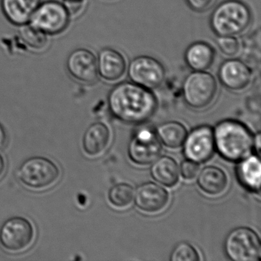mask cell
Returning <instances> with one entry per match:
<instances>
[{"label":"cell","instance_id":"1","mask_svg":"<svg viewBox=\"0 0 261 261\" xmlns=\"http://www.w3.org/2000/svg\"><path fill=\"white\" fill-rule=\"evenodd\" d=\"M111 114L120 121L140 124L151 118L157 108L154 94L134 82L116 85L108 96Z\"/></svg>","mask_w":261,"mask_h":261},{"label":"cell","instance_id":"2","mask_svg":"<svg viewBox=\"0 0 261 261\" xmlns=\"http://www.w3.org/2000/svg\"><path fill=\"white\" fill-rule=\"evenodd\" d=\"M213 133L215 149L225 160L239 162L251 152L253 136L243 123L224 120L217 125Z\"/></svg>","mask_w":261,"mask_h":261},{"label":"cell","instance_id":"3","mask_svg":"<svg viewBox=\"0 0 261 261\" xmlns=\"http://www.w3.org/2000/svg\"><path fill=\"white\" fill-rule=\"evenodd\" d=\"M252 14L249 7L240 0H226L214 10L211 28L218 36H236L250 27Z\"/></svg>","mask_w":261,"mask_h":261},{"label":"cell","instance_id":"4","mask_svg":"<svg viewBox=\"0 0 261 261\" xmlns=\"http://www.w3.org/2000/svg\"><path fill=\"white\" fill-rule=\"evenodd\" d=\"M61 170L49 159L34 156L24 161L17 171V178L27 189L45 191L59 181Z\"/></svg>","mask_w":261,"mask_h":261},{"label":"cell","instance_id":"5","mask_svg":"<svg viewBox=\"0 0 261 261\" xmlns=\"http://www.w3.org/2000/svg\"><path fill=\"white\" fill-rule=\"evenodd\" d=\"M218 93V84L210 73L195 71L190 73L182 85L185 101L191 108L203 109L215 100Z\"/></svg>","mask_w":261,"mask_h":261},{"label":"cell","instance_id":"6","mask_svg":"<svg viewBox=\"0 0 261 261\" xmlns=\"http://www.w3.org/2000/svg\"><path fill=\"white\" fill-rule=\"evenodd\" d=\"M224 249L230 260L259 261L261 258L260 240L249 227L232 230L226 237Z\"/></svg>","mask_w":261,"mask_h":261},{"label":"cell","instance_id":"7","mask_svg":"<svg viewBox=\"0 0 261 261\" xmlns=\"http://www.w3.org/2000/svg\"><path fill=\"white\" fill-rule=\"evenodd\" d=\"M35 236L34 226L23 217L9 218L0 227V244L10 253L28 250L34 242Z\"/></svg>","mask_w":261,"mask_h":261},{"label":"cell","instance_id":"8","mask_svg":"<svg viewBox=\"0 0 261 261\" xmlns=\"http://www.w3.org/2000/svg\"><path fill=\"white\" fill-rule=\"evenodd\" d=\"M70 14L64 4L48 1L40 4L31 18V24L46 35L62 33L69 23Z\"/></svg>","mask_w":261,"mask_h":261},{"label":"cell","instance_id":"9","mask_svg":"<svg viewBox=\"0 0 261 261\" xmlns=\"http://www.w3.org/2000/svg\"><path fill=\"white\" fill-rule=\"evenodd\" d=\"M127 71L132 82L147 89L158 88L166 77L163 64L149 56H139L133 59Z\"/></svg>","mask_w":261,"mask_h":261},{"label":"cell","instance_id":"10","mask_svg":"<svg viewBox=\"0 0 261 261\" xmlns=\"http://www.w3.org/2000/svg\"><path fill=\"white\" fill-rule=\"evenodd\" d=\"M162 151L161 142L150 128H141L131 139L128 146V155L131 161L137 165L153 163Z\"/></svg>","mask_w":261,"mask_h":261},{"label":"cell","instance_id":"11","mask_svg":"<svg viewBox=\"0 0 261 261\" xmlns=\"http://www.w3.org/2000/svg\"><path fill=\"white\" fill-rule=\"evenodd\" d=\"M183 145L185 155L188 160L197 163H205L215 152L213 130L208 126L195 128L188 134Z\"/></svg>","mask_w":261,"mask_h":261},{"label":"cell","instance_id":"12","mask_svg":"<svg viewBox=\"0 0 261 261\" xmlns=\"http://www.w3.org/2000/svg\"><path fill=\"white\" fill-rule=\"evenodd\" d=\"M68 72L75 80L85 84H92L97 80V61L89 50L79 48L71 53L67 60Z\"/></svg>","mask_w":261,"mask_h":261},{"label":"cell","instance_id":"13","mask_svg":"<svg viewBox=\"0 0 261 261\" xmlns=\"http://www.w3.org/2000/svg\"><path fill=\"white\" fill-rule=\"evenodd\" d=\"M218 79L223 86L230 91L245 89L251 82V71L247 64L239 59L224 61L218 70Z\"/></svg>","mask_w":261,"mask_h":261},{"label":"cell","instance_id":"14","mask_svg":"<svg viewBox=\"0 0 261 261\" xmlns=\"http://www.w3.org/2000/svg\"><path fill=\"white\" fill-rule=\"evenodd\" d=\"M134 200L139 209L147 213H156L163 210L169 201L167 191L156 183H143L138 186Z\"/></svg>","mask_w":261,"mask_h":261},{"label":"cell","instance_id":"15","mask_svg":"<svg viewBox=\"0 0 261 261\" xmlns=\"http://www.w3.org/2000/svg\"><path fill=\"white\" fill-rule=\"evenodd\" d=\"M97 61L98 74L108 82H117L126 73V59L117 50L103 48L99 53Z\"/></svg>","mask_w":261,"mask_h":261},{"label":"cell","instance_id":"16","mask_svg":"<svg viewBox=\"0 0 261 261\" xmlns=\"http://www.w3.org/2000/svg\"><path fill=\"white\" fill-rule=\"evenodd\" d=\"M110 140L109 128L105 123L97 122L91 125L85 131L82 140V147L89 156H98L106 150Z\"/></svg>","mask_w":261,"mask_h":261},{"label":"cell","instance_id":"17","mask_svg":"<svg viewBox=\"0 0 261 261\" xmlns=\"http://www.w3.org/2000/svg\"><path fill=\"white\" fill-rule=\"evenodd\" d=\"M3 12L12 23L25 25L31 20L40 0H2Z\"/></svg>","mask_w":261,"mask_h":261},{"label":"cell","instance_id":"18","mask_svg":"<svg viewBox=\"0 0 261 261\" xmlns=\"http://www.w3.org/2000/svg\"><path fill=\"white\" fill-rule=\"evenodd\" d=\"M215 59V50L209 44L204 42L192 44L185 53V60L192 71H207L213 65Z\"/></svg>","mask_w":261,"mask_h":261},{"label":"cell","instance_id":"19","mask_svg":"<svg viewBox=\"0 0 261 261\" xmlns=\"http://www.w3.org/2000/svg\"><path fill=\"white\" fill-rule=\"evenodd\" d=\"M239 162L237 169L238 179L250 192L259 195L261 165L259 157L247 155Z\"/></svg>","mask_w":261,"mask_h":261},{"label":"cell","instance_id":"20","mask_svg":"<svg viewBox=\"0 0 261 261\" xmlns=\"http://www.w3.org/2000/svg\"><path fill=\"white\" fill-rule=\"evenodd\" d=\"M200 189L211 195L222 193L227 186L225 172L216 166H208L203 168L197 180Z\"/></svg>","mask_w":261,"mask_h":261},{"label":"cell","instance_id":"21","mask_svg":"<svg viewBox=\"0 0 261 261\" xmlns=\"http://www.w3.org/2000/svg\"><path fill=\"white\" fill-rule=\"evenodd\" d=\"M150 172L157 182L167 187L175 186L179 178V169L176 161L167 155L158 157L152 163Z\"/></svg>","mask_w":261,"mask_h":261},{"label":"cell","instance_id":"22","mask_svg":"<svg viewBox=\"0 0 261 261\" xmlns=\"http://www.w3.org/2000/svg\"><path fill=\"white\" fill-rule=\"evenodd\" d=\"M156 134L160 142L165 146L176 149L183 146L188 132L182 123L169 121L159 126Z\"/></svg>","mask_w":261,"mask_h":261},{"label":"cell","instance_id":"23","mask_svg":"<svg viewBox=\"0 0 261 261\" xmlns=\"http://www.w3.org/2000/svg\"><path fill=\"white\" fill-rule=\"evenodd\" d=\"M134 188L127 183H119L110 189V202L117 207H126L134 200Z\"/></svg>","mask_w":261,"mask_h":261},{"label":"cell","instance_id":"24","mask_svg":"<svg viewBox=\"0 0 261 261\" xmlns=\"http://www.w3.org/2000/svg\"><path fill=\"white\" fill-rule=\"evenodd\" d=\"M19 34L22 40L33 49L41 50L46 45V34L32 24L22 25Z\"/></svg>","mask_w":261,"mask_h":261},{"label":"cell","instance_id":"25","mask_svg":"<svg viewBox=\"0 0 261 261\" xmlns=\"http://www.w3.org/2000/svg\"><path fill=\"white\" fill-rule=\"evenodd\" d=\"M171 261H198L199 254L196 249L187 242H181L175 246L171 253Z\"/></svg>","mask_w":261,"mask_h":261},{"label":"cell","instance_id":"26","mask_svg":"<svg viewBox=\"0 0 261 261\" xmlns=\"http://www.w3.org/2000/svg\"><path fill=\"white\" fill-rule=\"evenodd\" d=\"M217 45L221 53L227 57L236 56L240 51V42L235 36H218Z\"/></svg>","mask_w":261,"mask_h":261},{"label":"cell","instance_id":"27","mask_svg":"<svg viewBox=\"0 0 261 261\" xmlns=\"http://www.w3.org/2000/svg\"><path fill=\"white\" fill-rule=\"evenodd\" d=\"M198 172H199V163L187 160H185L181 164L180 172L185 179H193L197 176Z\"/></svg>","mask_w":261,"mask_h":261},{"label":"cell","instance_id":"28","mask_svg":"<svg viewBox=\"0 0 261 261\" xmlns=\"http://www.w3.org/2000/svg\"><path fill=\"white\" fill-rule=\"evenodd\" d=\"M215 0H186L187 5L193 11L203 13L211 8Z\"/></svg>","mask_w":261,"mask_h":261},{"label":"cell","instance_id":"29","mask_svg":"<svg viewBox=\"0 0 261 261\" xmlns=\"http://www.w3.org/2000/svg\"><path fill=\"white\" fill-rule=\"evenodd\" d=\"M85 4V0H65L64 5L70 15L76 16L83 11Z\"/></svg>","mask_w":261,"mask_h":261},{"label":"cell","instance_id":"30","mask_svg":"<svg viewBox=\"0 0 261 261\" xmlns=\"http://www.w3.org/2000/svg\"><path fill=\"white\" fill-rule=\"evenodd\" d=\"M8 137L7 131L1 123H0V150H2L7 146Z\"/></svg>","mask_w":261,"mask_h":261},{"label":"cell","instance_id":"31","mask_svg":"<svg viewBox=\"0 0 261 261\" xmlns=\"http://www.w3.org/2000/svg\"><path fill=\"white\" fill-rule=\"evenodd\" d=\"M6 170V163L3 155L0 154V178H2Z\"/></svg>","mask_w":261,"mask_h":261},{"label":"cell","instance_id":"32","mask_svg":"<svg viewBox=\"0 0 261 261\" xmlns=\"http://www.w3.org/2000/svg\"><path fill=\"white\" fill-rule=\"evenodd\" d=\"M253 142H254L256 152L259 153V150H260V134H259V133L256 134V137H255V140Z\"/></svg>","mask_w":261,"mask_h":261}]
</instances>
